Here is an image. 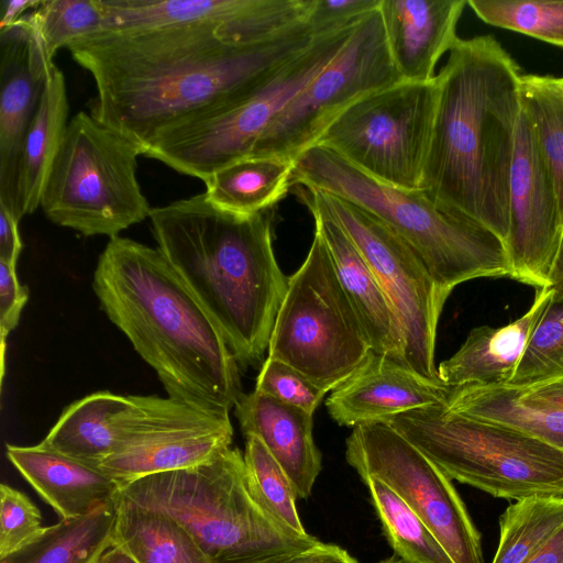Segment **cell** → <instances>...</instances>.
<instances>
[{
	"label": "cell",
	"instance_id": "obj_42",
	"mask_svg": "<svg viewBox=\"0 0 563 563\" xmlns=\"http://www.w3.org/2000/svg\"><path fill=\"white\" fill-rule=\"evenodd\" d=\"M238 563H357V561L342 548L320 541L306 549Z\"/></svg>",
	"mask_w": 563,
	"mask_h": 563
},
{
	"label": "cell",
	"instance_id": "obj_28",
	"mask_svg": "<svg viewBox=\"0 0 563 563\" xmlns=\"http://www.w3.org/2000/svg\"><path fill=\"white\" fill-rule=\"evenodd\" d=\"M294 167L290 159L246 157L209 175L205 195L214 207L236 214L274 209L292 186Z\"/></svg>",
	"mask_w": 563,
	"mask_h": 563
},
{
	"label": "cell",
	"instance_id": "obj_13",
	"mask_svg": "<svg viewBox=\"0 0 563 563\" xmlns=\"http://www.w3.org/2000/svg\"><path fill=\"white\" fill-rule=\"evenodd\" d=\"M378 9L356 25L339 54L273 119L249 157L295 161L354 102L402 81Z\"/></svg>",
	"mask_w": 563,
	"mask_h": 563
},
{
	"label": "cell",
	"instance_id": "obj_43",
	"mask_svg": "<svg viewBox=\"0 0 563 563\" xmlns=\"http://www.w3.org/2000/svg\"><path fill=\"white\" fill-rule=\"evenodd\" d=\"M19 219L0 203V261L16 267L22 251Z\"/></svg>",
	"mask_w": 563,
	"mask_h": 563
},
{
	"label": "cell",
	"instance_id": "obj_12",
	"mask_svg": "<svg viewBox=\"0 0 563 563\" xmlns=\"http://www.w3.org/2000/svg\"><path fill=\"white\" fill-rule=\"evenodd\" d=\"M298 196L308 210L334 220L372 268L399 322L406 364L419 375L441 382L434 362L435 338L451 292L434 282L413 250L375 216L321 190L300 186Z\"/></svg>",
	"mask_w": 563,
	"mask_h": 563
},
{
	"label": "cell",
	"instance_id": "obj_36",
	"mask_svg": "<svg viewBox=\"0 0 563 563\" xmlns=\"http://www.w3.org/2000/svg\"><path fill=\"white\" fill-rule=\"evenodd\" d=\"M563 378V298L544 307L508 385L527 387Z\"/></svg>",
	"mask_w": 563,
	"mask_h": 563
},
{
	"label": "cell",
	"instance_id": "obj_1",
	"mask_svg": "<svg viewBox=\"0 0 563 563\" xmlns=\"http://www.w3.org/2000/svg\"><path fill=\"white\" fill-rule=\"evenodd\" d=\"M314 38L306 25L260 43L203 26L104 30L67 49L93 78L90 114L144 155L167 132L249 97Z\"/></svg>",
	"mask_w": 563,
	"mask_h": 563
},
{
	"label": "cell",
	"instance_id": "obj_4",
	"mask_svg": "<svg viewBox=\"0 0 563 563\" xmlns=\"http://www.w3.org/2000/svg\"><path fill=\"white\" fill-rule=\"evenodd\" d=\"M158 251L208 312L239 365L268 349L288 278L273 250L275 208L236 214L203 194L152 208Z\"/></svg>",
	"mask_w": 563,
	"mask_h": 563
},
{
	"label": "cell",
	"instance_id": "obj_45",
	"mask_svg": "<svg viewBox=\"0 0 563 563\" xmlns=\"http://www.w3.org/2000/svg\"><path fill=\"white\" fill-rule=\"evenodd\" d=\"M42 0H3L1 2L0 31L5 30L40 5Z\"/></svg>",
	"mask_w": 563,
	"mask_h": 563
},
{
	"label": "cell",
	"instance_id": "obj_44",
	"mask_svg": "<svg viewBox=\"0 0 563 563\" xmlns=\"http://www.w3.org/2000/svg\"><path fill=\"white\" fill-rule=\"evenodd\" d=\"M519 388L529 398L563 409V378L551 379Z\"/></svg>",
	"mask_w": 563,
	"mask_h": 563
},
{
	"label": "cell",
	"instance_id": "obj_47",
	"mask_svg": "<svg viewBox=\"0 0 563 563\" xmlns=\"http://www.w3.org/2000/svg\"><path fill=\"white\" fill-rule=\"evenodd\" d=\"M548 287L553 298H563V231L548 275Z\"/></svg>",
	"mask_w": 563,
	"mask_h": 563
},
{
	"label": "cell",
	"instance_id": "obj_16",
	"mask_svg": "<svg viewBox=\"0 0 563 563\" xmlns=\"http://www.w3.org/2000/svg\"><path fill=\"white\" fill-rule=\"evenodd\" d=\"M104 30L203 26L260 43L303 25L311 0H100Z\"/></svg>",
	"mask_w": 563,
	"mask_h": 563
},
{
	"label": "cell",
	"instance_id": "obj_3",
	"mask_svg": "<svg viewBox=\"0 0 563 563\" xmlns=\"http://www.w3.org/2000/svg\"><path fill=\"white\" fill-rule=\"evenodd\" d=\"M92 288L103 312L155 371L169 398L229 417L243 394L240 365L157 247L110 239Z\"/></svg>",
	"mask_w": 563,
	"mask_h": 563
},
{
	"label": "cell",
	"instance_id": "obj_23",
	"mask_svg": "<svg viewBox=\"0 0 563 563\" xmlns=\"http://www.w3.org/2000/svg\"><path fill=\"white\" fill-rule=\"evenodd\" d=\"M309 211L372 352L406 364L399 322L372 268L334 220L321 211Z\"/></svg>",
	"mask_w": 563,
	"mask_h": 563
},
{
	"label": "cell",
	"instance_id": "obj_11",
	"mask_svg": "<svg viewBox=\"0 0 563 563\" xmlns=\"http://www.w3.org/2000/svg\"><path fill=\"white\" fill-rule=\"evenodd\" d=\"M438 98L437 77L379 89L341 113L317 144L379 181L420 189Z\"/></svg>",
	"mask_w": 563,
	"mask_h": 563
},
{
	"label": "cell",
	"instance_id": "obj_34",
	"mask_svg": "<svg viewBox=\"0 0 563 563\" xmlns=\"http://www.w3.org/2000/svg\"><path fill=\"white\" fill-rule=\"evenodd\" d=\"M485 23L563 47V0H467Z\"/></svg>",
	"mask_w": 563,
	"mask_h": 563
},
{
	"label": "cell",
	"instance_id": "obj_33",
	"mask_svg": "<svg viewBox=\"0 0 563 563\" xmlns=\"http://www.w3.org/2000/svg\"><path fill=\"white\" fill-rule=\"evenodd\" d=\"M243 454L246 482L256 503L278 523L301 537L310 536L297 511V494L279 463L255 435H247Z\"/></svg>",
	"mask_w": 563,
	"mask_h": 563
},
{
	"label": "cell",
	"instance_id": "obj_14",
	"mask_svg": "<svg viewBox=\"0 0 563 563\" xmlns=\"http://www.w3.org/2000/svg\"><path fill=\"white\" fill-rule=\"evenodd\" d=\"M347 463L385 483L424 522L454 563H485L481 533L452 479L385 421L353 428Z\"/></svg>",
	"mask_w": 563,
	"mask_h": 563
},
{
	"label": "cell",
	"instance_id": "obj_39",
	"mask_svg": "<svg viewBox=\"0 0 563 563\" xmlns=\"http://www.w3.org/2000/svg\"><path fill=\"white\" fill-rule=\"evenodd\" d=\"M38 508L22 492L0 486V559L33 541L42 531Z\"/></svg>",
	"mask_w": 563,
	"mask_h": 563
},
{
	"label": "cell",
	"instance_id": "obj_17",
	"mask_svg": "<svg viewBox=\"0 0 563 563\" xmlns=\"http://www.w3.org/2000/svg\"><path fill=\"white\" fill-rule=\"evenodd\" d=\"M562 231L553 183L533 125L522 108L509 181V231L505 242L509 278L548 287Z\"/></svg>",
	"mask_w": 563,
	"mask_h": 563
},
{
	"label": "cell",
	"instance_id": "obj_37",
	"mask_svg": "<svg viewBox=\"0 0 563 563\" xmlns=\"http://www.w3.org/2000/svg\"><path fill=\"white\" fill-rule=\"evenodd\" d=\"M522 108L529 117L550 174L563 224V101L521 78Z\"/></svg>",
	"mask_w": 563,
	"mask_h": 563
},
{
	"label": "cell",
	"instance_id": "obj_20",
	"mask_svg": "<svg viewBox=\"0 0 563 563\" xmlns=\"http://www.w3.org/2000/svg\"><path fill=\"white\" fill-rule=\"evenodd\" d=\"M466 0H382L379 13L391 60L402 80L435 79V66L459 40Z\"/></svg>",
	"mask_w": 563,
	"mask_h": 563
},
{
	"label": "cell",
	"instance_id": "obj_2",
	"mask_svg": "<svg viewBox=\"0 0 563 563\" xmlns=\"http://www.w3.org/2000/svg\"><path fill=\"white\" fill-rule=\"evenodd\" d=\"M439 98L421 190L489 229L509 231V181L522 111L519 66L492 35L459 38Z\"/></svg>",
	"mask_w": 563,
	"mask_h": 563
},
{
	"label": "cell",
	"instance_id": "obj_27",
	"mask_svg": "<svg viewBox=\"0 0 563 563\" xmlns=\"http://www.w3.org/2000/svg\"><path fill=\"white\" fill-rule=\"evenodd\" d=\"M453 411L523 431L563 451V409L529 398L512 385L450 388Z\"/></svg>",
	"mask_w": 563,
	"mask_h": 563
},
{
	"label": "cell",
	"instance_id": "obj_6",
	"mask_svg": "<svg viewBox=\"0 0 563 563\" xmlns=\"http://www.w3.org/2000/svg\"><path fill=\"white\" fill-rule=\"evenodd\" d=\"M121 496L173 518L218 563L288 553L320 542L283 527L256 503L236 448L192 467L137 478L121 487Z\"/></svg>",
	"mask_w": 563,
	"mask_h": 563
},
{
	"label": "cell",
	"instance_id": "obj_21",
	"mask_svg": "<svg viewBox=\"0 0 563 563\" xmlns=\"http://www.w3.org/2000/svg\"><path fill=\"white\" fill-rule=\"evenodd\" d=\"M7 457L62 519L89 515L121 498V485L100 468L40 444H8Z\"/></svg>",
	"mask_w": 563,
	"mask_h": 563
},
{
	"label": "cell",
	"instance_id": "obj_35",
	"mask_svg": "<svg viewBox=\"0 0 563 563\" xmlns=\"http://www.w3.org/2000/svg\"><path fill=\"white\" fill-rule=\"evenodd\" d=\"M26 16L51 58L59 48L104 29L100 0H42Z\"/></svg>",
	"mask_w": 563,
	"mask_h": 563
},
{
	"label": "cell",
	"instance_id": "obj_46",
	"mask_svg": "<svg viewBox=\"0 0 563 563\" xmlns=\"http://www.w3.org/2000/svg\"><path fill=\"white\" fill-rule=\"evenodd\" d=\"M527 563H563V526L543 543Z\"/></svg>",
	"mask_w": 563,
	"mask_h": 563
},
{
	"label": "cell",
	"instance_id": "obj_41",
	"mask_svg": "<svg viewBox=\"0 0 563 563\" xmlns=\"http://www.w3.org/2000/svg\"><path fill=\"white\" fill-rule=\"evenodd\" d=\"M29 299V288L21 285L16 267L0 261V331L2 358L7 335L18 325L21 311Z\"/></svg>",
	"mask_w": 563,
	"mask_h": 563
},
{
	"label": "cell",
	"instance_id": "obj_30",
	"mask_svg": "<svg viewBox=\"0 0 563 563\" xmlns=\"http://www.w3.org/2000/svg\"><path fill=\"white\" fill-rule=\"evenodd\" d=\"M115 537L137 563H218L173 518L141 508L122 496Z\"/></svg>",
	"mask_w": 563,
	"mask_h": 563
},
{
	"label": "cell",
	"instance_id": "obj_19",
	"mask_svg": "<svg viewBox=\"0 0 563 563\" xmlns=\"http://www.w3.org/2000/svg\"><path fill=\"white\" fill-rule=\"evenodd\" d=\"M450 387L430 380L404 363L371 352L325 401L331 418L355 427L386 421L406 411L446 401Z\"/></svg>",
	"mask_w": 563,
	"mask_h": 563
},
{
	"label": "cell",
	"instance_id": "obj_25",
	"mask_svg": "<svg viewBox=\"0 0 563 563\" xmlns=\"http://www.w3.org/2000/svg\"><path fill=\"white\" fill-rule=\"evenodd\" d=\"M68 110L65 78L54 65L21 148L14 195V214L19 220L40 207L45 181L68 125Z\"/></svg>",
	"mask_w": 563,
	"mask_h": 563
},
{
	"label": "cell",
	"instance_id": "obj_24",
	"mask_svg": "<svg viewBox=\"0 0 563 563\" xmlns=\"http://www.w3.org/2000/svg\"><path fill=\"white\" fill-rule=\"evenodd\" d=\"M551 297L549 287L538 288L531 307L520 318L504 327L474 328L456 353L440 363V380L450 388L508 385Z\"/></svg>",
	"mask_w": 563,
	"mask_h": 563
},
{
	"label": "cell",
	"instance_id": "obj_26",
	"mask_svg": "<svg viewBox=\"0 0 563 563\" xmlns=\"http://www.w3.org/2000/svg\"><path fill=\"white\" fill-rule=\"evenodd\" d=\"M131 405L130 396L109 390L87 395L65 408L38 444L98 467L113 453Z\"/></svg>",
	"mask_w": 563,
	"mask_h": 563
},
{
	"label": "cell",
	"instance_id": "obj_9",
	"mask_svg": "<svg viewBox=\"0 0 563 563\" xmlns=\"http://www.w3.org/2000/svg\"><path fill=\"white\" fill-rule=\"evenodd\" d=\"M267 350L325 393L346 380L372 352L317 229L303 263L288 278Z\"/></svg>",
	"mask_w": 563,
	"mask_h": 563
},
{
	"label": "cell",
	"instance_id": "obj_31",
	"mask_svg": "<svg viewBox=\"0 0 563 563\" xmlns=\"http://www.w3.org/2000/svg\"><path fill=\"white\" fill-rule=\"evenodd\" d=\"M361 479L396 555L407 563H454L424 522L393 489L375 477Z\"/></svg>",
	"mask_w": 563,
	"mask_h": 563
},
{
	"label": "cell",
	"instance_id": "obj_5",
	"mask_svg": "<svg viewBox=\"0 0 563 563\" xmlns=\"http://www.w3.org/2000/svg\"><path fill=\"white\" fill-rule=\"evenodd\" d=\"M292 185L340 197L378 218L450 292L475 278L510 276L505 243L489 229L439 206L421 189L379 181L322 145L295 159Z\"/></svg>",
	"mask_w": 563,
	"mask_h": 563
},
{
	"label": "cell",
	"instance_id": "obj_29",
	"mask_svg": "<svg viewBox=\"0 0 563 563\" xmlns=\"http://www.w3.org/2000/svg\"><path fill=\"white\" fill-rule=\"evenodd\" d=\"M119 504L44 527L33 541L0 563H93L117 542Z\"/></svg>",
	"mask_w": 563,
	"mask_h": 563
},
{
	"label": "cell",
	"instance_id": "obj_15",
	"mask_svg": "<svg viewBox=\"0 0 563 563\" xmlns=\"http://www.w3.org/2000/svg\"><path fill=\"white\" fill-rule=\"evenodd\" d=\"M118 444L98 466L121 487L137 478L201 464L230 448V417H219L169 397L130 396Z\"/></svg>",
	"mask_w": 563,
	"mask_h": 563
},
{
	"label": "cell",
	"instance_id": "obj_7",
	"mask_svg": "<svg viewBox=\"0 0 563 563\" xmlns=\"http://www.w3.org/2000/svg\"><path fill=\"white\" fill-rule=\"evenodd\" d=\"M385 422L448 477L494 497H563V451L512 427L462 415L446 401Z\"/></svg>",
	"mask_w": 563,
	"mask_h": 563
},
{
	"label": "cell",
	"instance_id": "obj_40",
	"mask_svg": "<svg viewBox=\"0 0 563 563\" xmlns=\"http://www.w3.org/2000/svg\"><path fill=\"white\" fill-rule=\"evenodd\" d=\"M382 0H312L306 26L313 37L358 24Z\"/></svg>",
	"mask_w": 563,
	"mask_h": 563
},
{
	"label": "cell",
	"instance_id": "obj_49",
	"mask_svg": "<svg viewBox=\"0 0 563 563\" xmlns=\"http://www.w3.org/2000/svg\"><path fill=\"white\" fill-rule=\"evenodd\" d=\"M93 563H137L118 542L110 545Z\"/></svg>",
	"mask_w": 563,
	"mask_h": 563
},
{
	"label": "cell",
	"instance_id": "obj_22",
	"mask_svg": "<svg viewBox=\"0 0 563 563\" xmlns=\"http://www.w3.org/2000/svg\"><path fill=\"white\" fill-rule=\"evenodd\" d=\"M234 415L243 434L257 437L279 463L297 497L308 498L322 467L312 435L313 415L256 390L241 395Z\"/></svg>",
	"mask_w": 563,
	"mask_h": 563
},
{
	"label": "cell",
	"instance_id": "obj_10",
	"mask_svg": "<svg viewBox=\"0 0 563 563\" xmlns=\"http://www.w3.org/2000/svg\"><path fill=\"white\" fill-rule=\"evenodd\" d=\"M356 25L316 37L249 97L167 132L144 155L202 181L249 157L273 119L339 54Z\"/></svg>",
	"mask_w": 563,
	"mask_h": 563
},
{
	"label": "cell",
	"instance_id": "obj_48",
	"mask_svg": "<svg viewBox=\"0 0 563 563\" xmlns=\"http://www.w3.org/2000/svg\"><path fill=\"white\" fill-rule=\"evenodd\" d=\"M523 77L532 85L548 91L559 100L563 101V76L523 75Z\"/></svg>",
	"mask_w": 563,
	"mask_h": 563
},
{
	"label": "cell",
	"instance_id": "obj_8",
	"mask_svg": "<svg viewBox=\"0 0 563 563\" xmlns=\"http://www.w3.org/2000/svg\"><path fill=\"white\" fill-rule=\"evenodd\" d=\"M141 150L90 113L68 122L40 207L53 223L110 239L150 217L136 178Z\"/></svg>",
	"mask_w": 563,
	"mask_h": 563
},
{
	"label": "cell",
	"instance_id": "obj_38",
	"mask_svg": "<svg viewBox=\"0 0 563 563\" xmlns=\"http://www.w3.org/2000/svg\"><path fill=\"white\" fill-rule=\"evenodd\" d=\"M254 390L310 415H313L325 395L324 390L299 371L271 356L266 357L261 367Z\"/></svg>",
	"mask_w": 563,
	"mask_h": 563
},
{
	"label": "cell",
	"instance_id": "obj_18",
	"mask_svg": "<svg viewBox=\"0 0 563 563\" xmlns=\"http://www.w3.org/2000/svg\"><path fill=\"white\" fill-rule=\"evenodd\" d=\"M54 65L26 15L0 31V203L13 213L22 144Z\"/></svg>",
	"mask_w": 563,
	"mask_h": 563
},
{
	"label": "cell",
	"instance_id": "obj_32",
	"mask_svg": "<svg viewBox=\"0 0 563 563\" xmlns=\"http://www.w3.org/2000/svg\"><path fill=\"white\" fill-rule=\"evenodd\" d=\"M563 526V497H531L510 504L499 519L492 563H527Z\"/></svg>",
	"mask_w": 563,
	"mask_h": 563
},
{
	"label": "cell",
	"instance_id": "obj_50",
	"mask_svg": "<svg viewBox=\"0 0 563 563\" xmlns=\"http://www.w3.org/2000/svg\"><path fill=\"white\" fill-rule=\"evenodd\" d=\"M378 563H407L398 555L394 554L385 560L379 561Z\"/></svg>",
	"mask_w": 563,
	"mask_h": 563
}]
</instances>
